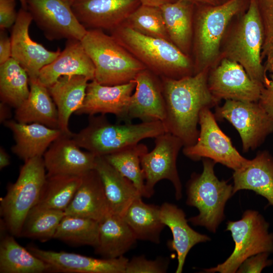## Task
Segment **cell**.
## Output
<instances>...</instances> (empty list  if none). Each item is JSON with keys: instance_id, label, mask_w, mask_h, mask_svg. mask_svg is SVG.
Segmentation results:
<instances>
[{"instance_id": "cell-39", "label": "cell", "mask_w": 273, "mask_h": 273, "mask_svg": "<svg viewBox=\"0 0 273 273\" xmlns=\"http://www.w3.org/2000/svg\"><path fill=\"white\" fill-rule=\"evenodd\" d=\"M264 29L262 58L273 65V0H255Z\"/></svg>"}, {"instance_id": "cell-1", "label": "cell", "mask_w": 273, "mask_h": 273, "mask_svg": "<svg viewBox=\"0 0 273 273\" xmlns=\"http://www.w3.org/2000/svg\"><path fill=\"white\" fill-rule=\"evenodd\" d=\"M208 69L178 79L162 77L166 108L162 122L166 132L179 138L184 147L197 141L199 115L204 108H211L218 102L208 85Z\"/></svg>"}, {"instance_id": "cell-20", "label": "cell", "mask_w": 273, "mask_h": 273, "mask_svg": "<svg viewBox=\"0 0 273 273\" xmlns=\"http://www.w3.org/2000/svg\"><path fill=\"white\" fill-rule=\"evenodd\" d=\"M135 85L134 79L126 83L111 86L102 85L93 79L88 83L83 103L75 113L89 116L110 113L123 121Z\"/></svg>"}, {"instance_id": "cell-41", "label": "cell", "mask_w": 273, "mask_h": 273, "mask_svg": "<svg viewBox=\"0 0 273 273\" xmlns=\"http://www.w3.org/2000/svg\"><path fill=\"white\" fill-rule=\"evenodd\" d=\"M270 253L261 252L246 259L237 270L238 273H260L264 268L271 265L272 260L268 259Z\"/></svg>"}, {"instance_id": "cell-40", "label": "cell", "mask_w": 273, "mask_h": 273, "mask_svg": "<svg viewBox=\"0 0 273 273\" xmlns=\"http://www.w3.org/2000/svg\"><path fill=\"white\" fill-rule=\"evenodd\" d=\"M168 264V258L159 257L149 260L144 255L134 256L128 260L125 273H164Z\"/></svg>"}, {"instance_id": "cell-8", "label": "cell", "mask_w": 273, "mask_h": 273, "mask_svg": "<svg viewBox=\"0 0 273 273\" xmlns=\"http://www.w3.org/2000/svg\"><path fill=\"white\" fill-rule=\"evenodd\" d=\"M269 223L257 211L246 210L237 221H229L230 231L235 243L231 255L215 267L204 269L205 272L235 273L248 258L261 252H273V233Z\"/></svg>"}, {"instance_id": "cell-38", "label": "cell", "mask_w": 273, "mask_h": 273, "mask_svg": "<svg viewBox=\"0 0 273 273\" xmlns=\"http://www.w3.org/2000/svg\"><path fill=\"white\" fill-rule=\"evenodd\" d=\"M124 24L143 34L170 41L159 7L141 4Z\"/></svg>"}, {"instance_id": "cell-3", "label": "cell", "mask_w": 273, "mask_h": 273, "mask_svg": "<svg viewBox=\"0 0 273 273\" xmlns=\"http://www.w3.org/2000/svg\"><path fill=\"white\" fill-rule=\"evenodd\" d=\"M89 116L88 125L72 133L71 138L79 147L97 156H105L166 132L160 121L120 124L110 123L104 115Z\"/></svg>"}, {"instance_id": "cell-23", "label": "cell", "mask_w": 273, "mask_h": 273, "mask_svg": "<svg viewBox=\"0 0 273 273\" xmlns=\"http://www.w3.org/2000/svg\"><path fill=\"white\" fill-rule=\"evenodd\" d=\"M4 123L12 131L15 140L12 151L24 161L43 157L51 144L62 133L59 129L38 123H22L7 120Z\"/></svg>"}, {"instance_id": "cell-22", "label": "cell", "mask_w": 273, "mask_h": 273, "mask_svg": "<svg viewBox=\"0 0 273 273\" xmlns=\"http://www.w3.org/2000/svg\"><path fill=\"white\" fill-rule=\"evenodd\" d=\"M159 215L162 221L172 233V240L168 242V245L177 254V266L175 272L181 273L191 248L198 243L210 241V238L192 229L188 224L184 211L173 204L163 203L160 206Z\"/></svg>"}, {"instance_id": "cell-16", "label": "cell", "mask_w": 273, "mask_h": 273, "mask_svg": "<svg viewBox=\"0 0 273 273\" xmlns=\"http://www.w3.org/2000/svg\"><path fill=\"white\" fill-rule=\"evenodd\" d=\"M141 5L139 0H73L72 9L87 30H113Z\"/></svg>"}, {"instance_id": "cell-50", "label": "cell", "mask_w": 273, "mask_h": 273, "mask_svg": "<svg viewBox=\"0 0 273 273\" xmlns=\"http://www.w3.org/2000/svg\"><path fill=\"white\" fill-rule=\"evenodd\" d=\"M71 1H72V2L73 1V0H71Z\"/></svg>"}, {"instance_id": "cell-18", "label": "cell", "mask_w": 273, "mask_h": 273, "mask_svg": "<svg viewBox=\"0 0 273 273\" xmlns=\"http://www.w3.org/2000/svg\"><path fill=\"white\" fill-rule=\"evenodd\" d=\"M134 80L135 91L123 121L131 123V120L138 118L142 122H163L166 117V108L162 82L147 68L140 72Z\"/></svg>"}, {"instance_id": "cell-27", "label": "cell", "mask_w": 273, "mask_h": 273, "mask_svg": "<svg viewBox=\"0 0 273 273\" xmlns=\"http://www.w3.org/2000/svg\"><path fill=\"white\" fill-rule=\"evenodd\" d=\"M89 80L82 75L64 76L48 87L58 113V128L64 134H72L68 127L70 116L82 106Z\"/></svg>"}, {"instance_id": "cell-47", "label": "cell", "mask_w": 273, "mask_h": 273, "mask_svg": "<svg viewBox=\"0 0 273 273\" xmlns=\"http://www.w3.org/2000/svg\"><path fill=\"white\" fill-rule=\"evenodd\" d=\"M10 164V156L4 148H0V169L2 170Z\"/></svg>"}, {"instance_id": "cell-14", "label": "cell", "mask_w": 273, "mask_h": 273, "mask_svg": "<svg viewBox=\"0 0 273 273\" xmlns=\"http://www.w3.org/2000/svg\"><path fill=\"white\" fill-rule=\"evenodd\" d=\"M208 85L214 99L258 102L263 85L253 80L237 62L224 58L208 76Z\"/></svg>"}, {"instance_id": "cell-33", "label": "cell", "mask_w": 273, "mask_h": 273, "mask_svg": "<svg viewBox=\"0 0 273 273\" xmlns=\"http://www.w3.org/2000/svg\"><path fill=\"white\" fill-rule=\"evenodd\" d=\"M81 179L82 176L47 175L39 199L34 207L65 212Z\"/></svg>"}, {"instance_id": "cell-25", "label": "cell", "mask_w": 273, "mask_h": 273, "mask_svg": "<svg viewBox=\"0 0 273 273\" xmlns=\"http://www.w3.org/2000/svg\"><path fill=\"white\" fill-rule=\"evenodd\" d=\"M109 212L101 178L97 170L92 169L82 175L81 182L65 213L100 222Z\"/></svg>"}, {"instance_id": "cell-28", "label": "cell", "mask_w": 273, "mask_h": 273, "mask_svg": "<svg viewBox=\"0 0 273 273\" xmlns=\"http://www.w3.org/2000/svg\"><path fill=\"white\" fill-rule=\"evenodd\" d=\"M137 239L123 216L109 212L100 222L96 253L104 258L123 256Z\"/></svg>"}, {"instance_id": "cell-43", "label": "cell", "mask_w": 273, "mask_h": 273, "mask_svg": "<svg viewBox=\"0 0 273 273\" xmlns=\"http://www.w3.org/2000/svg\"><path fill=\"white\" fill-rule=\"evenodd\" d=\"M258 102L273 122V73L267 83L264 85Z\"/></svg>"}, {"instance_id": "cell-6", "label": "cell", "mask_w": 273, "mask_h": 273, "mask_svg": "<svg viewBox=\"0 0 273 273\" xmlns=\"http://www.w3.org/2000/svg\"><path fill=\"white\" fill-rule=\"evenodd\" d=\"M42 157L24 161L15 183L10 184L5 196L1 198V221L8 232L20 237L24 221L36 204L47 173Z\"/></svg>"}, {"instance_id": "cell-17", "label": "cell", "mask_w": 273, "mask_h": 273, "mask_svg": "<svg viewBox=\"0 0 273 273\" xmlns=\"http://www.w3.org/2000/svg\"><path fill=\"white\" fill-rule=\"evenodd\" d=\"M26 248L47 263L51 272L125 273L129 260L124 256L98 259L65 251L45 250L34 245H30Z\"/></svg>"}, {"instance_id": "cell-5", "label": "cell", "mask_w": 273, "mask_h": 273, "mask_svg": "<svg viewBox=\"0 0 273 273\" xmlns=\"http://www.w3.org/2000/svg\"><path fill=\"white\" fill-rule=\"evenodd\" d=\"M215 163L211 159L203 158L202 173L193 174L187 186L186 203L199 210L198 215L190 218L188 221L212 233L216 232L224 220L225 204L233 195V186L215 175Z\"/></svg>"}, {"instance_id": "cell-44", "label": "cell", "mask_w": 273, "mask_h": 273, "mask_svg": "<svg viewBox=\"0 0 273 273\" xmlns=\"http://www.w3.org/2000/svg\"><path fill=\"white\" fill-rule=\"evenodd\" d=\"M12 58V45L11 38L8 35L5 30L0 32V65H2Z\"/></svg>"}, {"instance_id": "cell-37", "label": "cell", "mask_w": 273, "mask_h": 273, "mask_svg": "<svg viewBox=\"0 0 273 273\" xmlns=\"http://www.w3.org/2000/svg\"><path fill=\"white\" fill-rule=\"evenodd\" d=\"M65 215L63 211L33 207L24 221L20 237L42 242L54 239Z\"/></svg>"}, {"instance_id": "cell-35", "label": "cell", "mask_w": 273, "mask_h": 273, "mask_svg": "<svg viewBox=\"0 0 273 273\" xmlns=\"http://www.w3.org/2000/svg\"><path fill=\"white\" fill-rule=\"evenodd\" d=\"M99 222L89 218L65 215L54 239L75 246L88 245L95 248L98 244Z\"/></svg>"}, {"instance_id": "cell-9", "label": "cell", "mask_w": 273, "mask_h": 273, "mask_svg": "<svg viewBox=\"0 0 273 273\" xmlns=\"http://www.w3.org/2000/svg\"><path fill=\"white\" fill-rule=\"evenodd\" d=\"M243 3V0H229L220 5H208L199 11L195 31L196 65L194 74L208 69L217 57L226 28Z\"/></svg>"}, {"instance_id": "cell-13", "label": "cell", "mask_w": 273, "mask_h": 273, "mask_svg": "<svg viewBox=\"0 0 273 273\" xmlns=\"http://www.w3.org/2000/svg\"><path fill=\"white\" fill-rule=\"evenodd\" d=\"M27 11L46 37L81 40L87 30L72 9L71 0H26Z\"/></svg>"}, {"instance_id": "cell-34", "label": "cell", "mask_w": 273, "mask_h": 273, "mask_svg": "<svg viewBox=\"0 0 273 273\" xmlns=\"http://www.w3.org/2000/svg\"><path fill=\"white\" fill-rule=\"evenodd\" d=\"M29 78L26 70L11 58L0 65V98L2 102L15 109L28 97Z\"/></svg>"}, {"instance_id": "cell-46", "label": "cell", "mask_w": 273, "mask_h": 273, "mask_svg": "<svg viewBox=\"0 0 273 273\" xmlns=\"http://www.w3.org/2000/svg\"><path fill=\"white\" fill-rule=\"evenodd\" d=\"M142 5L159 7L167 3L177 0H139Z\"/></svg>"}, {"instance_id": "cell-36", "label": "cell", "mask_w": 273, "mask_h": 273, "mask_svg": "<svg viewBox=\"0 0 273 273\" xmlns=\"http://www.w3.org/2000/svg\"><path fill=\"white\" fill-rule=\"evenodd\" d=\"M147 152V147L139 143L103 156L120 174L129 179L145 198L147 194L141 157Z\"/></svg>"}, {"instance_id": "cell-49", "label": "cell", "mask_w": 273, "mask_h": 273, "mask_svg": "<svg viewBox=\"0 0 273 273\" xmlns=\"http://www.w3.org/2000/svg\"><path fill=\"white\" fill-rule=\"evenodd\" d=\"M21 5V8L27 10V1L26 0H19Z\"/></svg>"}, {"instance_id": "cell-21", "label": "cell", "mask_w": 273, "mask_h": 273, "mask_svg": "<svg viewBox=\"0 0 273 273\" xmlns=\"http://www.w3.org/2000/svg\"><path fill=\"white\" fill-rule=\"evenodd\" d=\"M94 65L81 40L68 39L64 49L40 71L38 79L48 87L64 76L82 75L94 79Z\"/></svg>"}, {"instance_id": "cell-29", "label": "cell", "mask_w": 273, "mask_h": 273, "mask_svg": "<svg viewBox=\"0 0 273 273\" xmlns=\"http://www.w3.org/2000/svg\"><path fill=\"white\" fill-rule=\"evenodd\" d=\"M27 99L15 111V120L22 123H38L58 128V113L47 87L38 79L29 80Z\"/></svg>"}, {"instance_id": "cell-10", "label": "cell", "mask_w": 273, "mask_h": 273, "mask_svg": "<svg viewBox=\"0 0 273 273\" xmlns=\"http://www.w3.org/2000/svg\"><path fill=\"white\" fill-rule=\"evenodd\" d=\"M200 130L193 145L184 147V154L193 160L206 158L236 170L248 161L233 145L231 139L221 130L210 108L200 112Z\"/></svg>"}, {"instance_id": "cell-32", "label": "cell", "mask_w": 273, "mask_h": 273, "mask_svg": "<svg viewBox=\"0 0 273 273\" xmlns=\"http://www.w3.org/2000/svg\"><path fill=\"white\" fill-rule=\"evenodd\" d=\"M160 206L144 203L142 197L135 199L123 217L134 233L137 240L159 244L165 225L160 219Z\"/></svg>"}, {"instance_id": "cell-26", "label": "cell", "mask_w": 273, "mask_h": 273, "mask_svg": "<svg viewBox=\"0 0 273 273\" xmlns=\"http://www.w3.org/2000/svg\"><path fill=\"white\" fill-rule=\"evenodd\" d=\"M95 169L101 178L109 212L123 216L133 201L142 197L141 194L104 157L96 156Z\"/></svg>"}, {"instance_id": "cell-12", "label": "cell", "mask_w": 273, "mask_h": 273, "mask_svg": "<svg viewBox=\"0 0 273 273\" xmlns=\"http://www.w3.org/2000/svg\"><path fill=\"white\" fill-rule=\"evenodd\" d=\"M155 147L141 157L144 173L147 198L154 194V187L160 180L167 179L175 189L176 199L182 198V185L178 175L176 160L184 144L173 134L165 132L155 138Z\"/></svg>"}, {"instance_id": "cell-30", "label": "cell", "mask_w": 273, "mask_h": 273, "mask_svg": "<svg viewBox=\"0 0 273 273\" xmlns=\"http://www.w3.org/2000/svg\"><path fill=\"white\" fill-rule=\"evenodd\" d=\"M1 221L0 272H49V265L21 246Z\"/></svg>"}, {"instance_id": "cell-4", "label": "cell", "mask_w": 273, "mask_h": 273, "mask_svg": "<svg viewBox=\"0 0 273 273\" xmlns=\"http://www.w3.org/2000/svg\"><path fill=\"white\" fill-rule=\"evenodd\" d=\"M81 41L94 65V79L102 85L128 83L147 68L112 35L102 29H87Z\"/></svg>"}, {"instance_id": "cell-42", "label": "cell", "mask_w": 273, "mask_h": 273, "mask_svg": "<svg viewBox=\"0 0 273 273\" xmlns=\"http://www.w3.org/2000/svg\"><path fill=\"white\" fill-rule=\"evenodd\" d=\"M16 0H0V28L5 30L15 23L18 13L16 11Z\"/></svg>"}, {"instance_id": "cell-2", "label": "cell", "mask_w": 273, "mask_h": 273, "mask_svg": "<svg viewBox=\"0 0 273 273\" xmlns=\"http://www.w3.org/2000/svg\"><path fill=\"white\" fill-rule=\"evenodd\" d=\"M111 32L118 43L156 75L174 79L192 75L189 58L170 41L143 34L124 23Z\"/></svg>"}, {"instance_id": "cell-11", "label": "cell", "mask_w": 273, "mask_h": 273, "mask_svg": "<svg viewBox=\"0 0 273 273\" xmlns=\"http://www.w3.org/2000/svg\"><path fill=\"white\" fill-rule=\"evenodd\" d=\"M216 118L226 119L239 132L244 152L258 147L273 132V122L258 102L225 100Z\"/></svg>"}, {"instance_id": "cell-45", "label": "cell", "mask_w": 273, "mask_h": 273, "mask_svg": "<svg viewBox=\"0 0 273 273\" xmlns=\"http://www.w3.org/2000/svg\"><path fill=\"white\" fill-rule=\"evenodd\" d=\"M10 106L8 104L1 102L0 104V121L1 122H4L11 117V111L9 108Z\"/></svg>"}, {"instance_id": "cell-24", "label": "cell", "mask_w": 273, "mask_h": 273, "mask_svg": "<svg viewBox=\"0 0 273 273\" xmlns=\"http://www.w3.org/2000/svg\"><path fill=\"white\" fill-rule=\"evenodd\" d=\"M233 194L242 190H251L264 197L273 206V156L267 151L234 170Z\"/></svg>"}, {"instance_id": "cell-48", "label": "cell", "mask_w": 273, "mask_h": 273, "mask_svg": "<svg viewBox=\"0 0 273 273\" xmlns=\"http://www.w3.org/2000/svg\"><path fill=\"white\" fill-rule=\"evenodd\" d=\"M193 4H201L209 6H215L217 5V0H188Z\"/></svg>"}, {"instance_id": "cell-15", "label": "cell", "mask_w": 273, "mask_h": 273, "mask_svg": "<svg viewBox=\"0 0 273 273\" xmlns=\"http://www.w3.org/2000/svg\"><path fill=\"white\" fill-rule=\"evenodd\" d=\"M32 21L29 12L21 8L10 37L12 58L26 70L29 80L38 79L41 69L53 62L61 52L60 48L56 51H49L31 39L29 28Z\"/></svg>"}, {"instance_id": "cell-19", "label": "cell", "mask_w": 273, "mask_h": 273, "mask_svg": "<svg viewBox=\"0 0 273 273\" xmlns=\"http://www.w3.org/2000/svg\"><path fill=\"white\" fill-rule=\"evenodd\" d=\"M71 135L62 133L44 153L42 157L47 175L82 176L95 169L97 156L82 151Z\"/></svg>"}, {"instance_id": "cell-31", "label": "cell", "mask_w": 273, "mask_h": 273, "mask_svg": "<svg viewBox=\"0 0 273 273\" xmlns=\"http://www.w3.org/2000/svg\"><path fill=\"white\" fill-rule=\"evenodd\" d=\"M193 4L177 0L159 7L170 41L187 55L192 37Z\"/></svg>"}, {"instance_id": "cell-7", "label": "cell", "mask_w": 273, "mask_h": 273, "mask_svg": "<svg viewBox=\"0 0 273 273\" xmlns=\"http://www.w3.org/2000/svg\"><path fill=\"white\" fill-rule=\"evenodd\" d=\"M264 37L263 26L256 3L255 0H250L247 11L227 42L224 55L225 58L240 64L253 80L263 85L269 79L261 63Z\"/></svg>"}]
</instances>
